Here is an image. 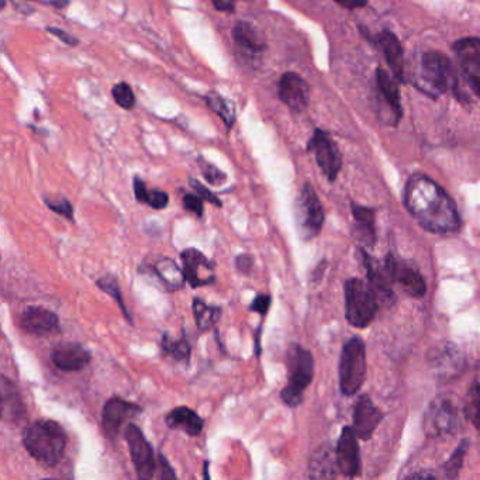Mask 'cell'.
<instances>
[{
  "label": "cell",
  "mask_w": 480,
  "mask_h": 480,
  "mask_svg": "<svg viewBox=\"0 0 480 480\" xmlns=\"http://www.w3.org/2000/svg\"><path fill=\"white\" fill-rule=\"evenodd\" d=\"M404 205L425 230L437 234L457 233L461 218L451 196L429 176L413 175L404 189Z\"/></svg>",
  "instance_id": "obj_1"
},
{
  "label": "cell",
  "mask_w": 480,
  "mask_h": 480,
  "mask_svg": "<svg viewBox=\"0 0 480 480\" xmlns=\"http://www.w3.org/2000/svg\"><path fill=\"white\" fill-rule=\"evenodd\" d=\"M67 442L68 437L66 430L54 420H37L23 432V447L26 451L46 467H54L59 464L66 452Z\"/></svg>",
  "instance_id": "obj_2"
},
{
  "label": "cell",
  "mask_w": 480,
  "mask_h": 480,
  "mask_svg": "<svg viewBox=\"0 0 480 480\" xmlns=\"http://www.w3.org/2000/svg\"><path fill=\"white\" fill-rule=\"evenodd\" d=\"M315 377V360L310 351L302 345L292 344L288 352V385L280 392V399L286 406L302 404L303 393Z\"/></svg>",
  "instance_id": "obj_3"
},
{
  "label": "cell",
  "mask_w": 480,
  "mask_h": 480,
  "mask_svg": "<svg viewBox=\"0 0 480 480\" xmlns=\"http://www.w3.org/2000/svg\"><path fill=\"white\" fill-rule=\"evenodd\" d=\"M378 313V295L364 280L345 282V316L354 327L364 328L373 322Z\"/></svg>",
  "instance_id": "obj_4"
},
{
  "label": "cell",
  "mask_w": 480,
  "mask_h": 480,
  "mask_svg": "<svg viewBox=\"0 0 480 480\" xmlns=\"http://www.w3.org/2000/svg\"><path fill=\"white\" fill-rule=\"evenodd\" d=\"M367 377V354L360 338H352L342 348L340 360V387L345 396H352L362 387Z\"/></svg>",
  "instance_id": "obj_5"
},
{
  "label": "cell",
  "mask_w": 480,
  "mask_h": 480,
  "mask_svg": "<svg viewBox=\"0 0 480 480\" xmlns=\"http://www.w3.org/2000/svg\"><path fill=\"white\" fill-rule=\"evenodd\" d=\"M422 89L432 92V96L457 89V74L448 57L441 52H425L422 58Z\"/></svg>",
  "instance_id": "obj_6"
},
{
  "label": "cell",
  "mask_w": 480,
  "mask_h": 480,
  "mask_svg": "<svg viewBox=\"0 0 480 480\" xmlns=\"http://www.w3.org/2000/svg\"><path fill=\"white\" fill-rule=\"evenodd\" d=\"M296 220L303 240H312L322 231L324 210L312 185L306 183L296 203Z\"/></svg>",
  "instance_id": "obj_7"
},
{
  "label": "cell",
  "mask_w": 480,
  "mask_h": 480,
  "mask_svg": "<svg viewBox=\"0 0 480 480\" xmlns=\"http://www.w3.org/2000/svg\"><path fill=\"white\" fill-rule=\"evenodd\" d=\"M458 414L451 400H432L422 419V429L431 439H447L457 430Z\"/></svg>",
  "instance_id": "obj_8"
},
{
  "label": "cell",
  "mask_w": 480,
  "mask_h": 480,
  "mask_svg": "<svg viewBox=\"0 0 480 480\" xmlns=\"http://www.w3.org/2000/svg\"><path fill=\"white\" fill-rule=\"evenodd\" d=\"M129 449H130L131 461L136 467L137 477L148 480L156 477V461L153 447L147 441L140 427L129 424L124 431Z\"/></svg>",
  "instance_id": "obj_9"
},
{
  "label": "cell",
  "mask_w": 480,
  "mask_h": 480,
  "mask_svg": "<svg viewBox=\"0 0 480 480\" xmlns=\"http://www.w3.org/2000/svg\"><path fill=\"white\" fill-rule=\"evenodd\" d=\"M308 151L315 154L318 166L322 168L323 173L327 176L328 181H334L340 173L342 166L340 149L337 144L332 140L325 131L316 130L312 138L308 141Z\"/></svg>",
  "instance_id": "obj_10"
},
{
  "label": "cell",
  "mask_w": 480,
  "mask_h": 480,
  "mask_svg": "<svg viewBox=\"0 0 480 480\" xmlns=\"http://www.w3.org/2000/svg\"><path fill=\"white\" fill-rule=\"evenodd\" d=\"M183 275L186 282L196 289L200 286L211 285L216 280V262L209 260L205 253L196 248H186L181 253Z\"/></svg>",
  "instance_id": "obj_11"
},
{
  "label": "cell",
  "mask_w": 480,
  "mask_h": 480,
  "mask_svg": "<svg viewBox=\"0 0 480 480\" xmlns=\"http://www.w3.org/2000/svg\"><path fill=\"white\" fill-rule=\"evenodd\" d=\"M143 412L138 404L121 399V397H111L106 402L102 410V429L109 439L114 440L120 431L121 425L127 420L133 419L137 414Z\"/></svg>",
  "instance_id": "obj_12"
},
{
  "label": "cell",
  "mask_w": 480,
  "mask_h": 480,
  "mask_svg": "<svg viewBox=\"0 0 480 480\" xmlns=\"http://www.w3.org/2000/svg\"><path fill=\"white\" fill-rule=\"evenodd\" d=\"M454 51L467 84L480 98V39L469 37L459 40L455 42Z\"/></svg>",
  "instance_id": "obj_13"
},
{
  "label": "cell",
  "mask_w": 480,
  "mask_h": 480,
  "mask_svg": "<svg viewBox=\"0 0 480 480\" xmlns=\"http://www.w3.org/2000/svg\"><path fill=\"white\" fill-rule=\"evenodd\" d=\"M20 327L29 334L49 337L61 332L59 317L56 313L41 306H30L20 316Z\"/></svg>",
  "instance_id": "obj_14"
},
{
  "label": "cell",
  "mask_w": 480,
  "mask_h": 480,
  "mask_svg": "<svg viewBox=\"0 0 480 480\" xmlns=\"http://www.w3.org/2000/svg\"><path fill=\"white\" fill-rule=\"evenodd\" d=\"M278 94L290 111L300 113L307 109L310 102V86L300 75L286 72L278 84Z\"/></svg>",
  "instance_id": "obj_15"
},
{
  "label": "cell",
  "mask_w": 480,
  "mask_h": 480,
  "mask_svg": "<svg viewBox=\"0 0 480 480\" xmlns=\"http://www.w3.org/2000/svg\"><path fill=\"white\" fill-rule=\"evenodd\" d=\"M430 367L440 379H452L464 370V355L452 344H440L430 352Z\"/></svg>",
  "instance_id": "obj_16"
},
{
  "label": "cell",
  "mask_w": 480,
  "mask_h": 480,
  "mask_svg": "<svg viewBox=\"0 0 480 480\" xmlns=\"http://www.w3.org/2000/svg\"><path fill=\"white\" fill-rule=\"evenodd\" d=\"M89 350L78 342H61L52 348L51 362L54 367L66 372H78L91 364Z\"/></svg>",
  "instance_id": "obj_17"
},
{
  "label": "cell",
  "mask_w": 480,
  "mask_h": 480,
  "mask_svg": "<svg viewBox=\"0 0 480 480\" xmlns=\"http://www.w3.org/2000/svg\"><path fill=\"white\" fill-rule=\"evenodd\" d=\"M389 280H395L402 286L403 290L413 298H422L425 295V282L419 271L413 266L399 262L396 258L389 255L385 265Z\"/></svg>",
  "instance_id": "obj_18"
},
{
  "label": "cell",
  "mask_w": 480,
  "mask_h": 480,
  "mask_svg": "<svg viewBox=\"0 0 480 480\" xmlns=\"http://www.w3.org/2000/svg\"><path fill=\"white\" fill-rule=\"evenodd\" d=\"M338 471L347 477H355L360 472V448H358L357 434L351 427H345L341 432L337 449Z\"/></svg>",
  "instance_id": "obj_19"
},
{
  "label": "cell",
  "mask_w": 480,
  "mask_h": 480,
  "mask_svg": "<svg viewBox=\"0 0 480 480\" xmlns=\"http://www.w3.org/2000/svg\"><path fill=\"white\" fill-rule=\"evenodd\" d=\"M382 419V413L373 404L369 396L360 397L354 410V427L352 430H354L358 439L369 440Z\"/></svg>",
  "instance_id": "obj_20"
},
{
  "label": "cell",
  "mask_w": 480,
  "mask_h": 480,
  "mask_svg": "<svg viewBox=\"0 0 480 480\" xmlns=\"http://www.w3.org/2000/svg\"><path fill=\"white\" fill-rule=\"evenodd\" d=\"M233 40L236 46L245 56H261L266 49V42L253 24L240 20L233 27Z\"/></svg>",
  "instance_id": "obj_21"
},
{
  "label": "cell",
  "mask_w": 480,
  "mask_h": 480,
  "mask_svg": "<svg viewBox=\"0 0 480 480\" xmlns=\"http://www.w3.org/2000/svg\"><path fill=\"white\" fill-rule=\"evenodd\" d=\"M27 407L13 380L2 377V415L7 422H19L26 415Z\"/></svg>",
  "instance_id": "obj_22"
},
{
  "label": "cell",
  "mask_w": 480,
  "mask_h": 480,
  "mask_svg": "<svg viewBox=\"0 0 480 480\" xmlns=\"http://www.w3.org/2000/svg\"><path fill=\"white\" fill-rule=\"evenodd\" d=\"M165 424L169 429L182 430L189 437H198L205 429V420L195 410L179 406L165 415Z\"/></svg>",
  "instance_id": "obj_23"
},
{
  "label": "cell",
  "mask_w": 480,
  "mask_h": 480,
  "mask_svg": "<svg viewBox=\"0 0 480 480\" xmlns=\"http://www.w3.org/2000/svg\"><path fill=\"white\" fill-rule=\"evenodd\" d=\"M310 476L312 477H334L337 475V452L330 445L325 444L318 448L317 451L313 454L310 459Z\"/></svg>",
  "instance_id": "obj_24"
},
{
  "label": "cell",
  "mask_w": 480,
  "mask_h": 480,
  "mask_svg": "<svg viewBox=\"0 0 480 480\" xmlns=\"http://www.w3.org/2000/svg\"><path fill=\"white\" fill-rule=\"evenodd\" d=\"M380 47H382L383 54L387 57V64L392 68L393 74L396 75V78L403 81L404 79V57H403L402 44L392 31H383L379 39Z\"/></svg>",
  "instance_id": "obj_25"
},
{
  "label": "cell",
  "mask_w": 480,
  "mask_h": 480,
  "mask_svg": "<svg viewBox=\"0 0 480 480\" xmlns=\"http://www.w3.org/2000/svg\"><path fill=\"white\" fill-rule=\"evenodd\" d=\"M377 84L385 103L389 106L390 111L399 123L402 117V104H400L399 86L393 81L392 76L383 68H378Z\"/></svg>",
  "instance_id": "obj_26"
},
{
  "label": "cell",
  "mask_w": 480,
  "mask_h": 480,
  "mask_svg": "<svg viewBox=\"0 0 480 480\" xmlns=\"http://www.w3.org/2000/svg\"><path fill=\"white\" fill-rule=\"evenodd\" d=\"M360 257L364 261L365 271H367L373 290L377 292L378 296L385 298V302L393 300V292L390 289L389 282H387L389 276H387V271L380 270L379 266H377L375 261L364 250H360Z\"/></svg>",
  "instance_id": "obj_27"
},
{
  "label": "cell",
  "mask_w": 480,
  "mask_h": 480,
  "mask_svg": "<svg viewBox=\"0 0 480 480\" xmlns=\"http://www.w3.org/2000/svg\"><path fill=\"white\" fill-rule=\"evenodd\" d=\"M154 272L169 290L182 289L185 285L186 278L183 275V270H181L173 260H169V258L159 260L154 265Z\"/></svg>",
  "instance_id": "obj_28"
},
{
  "label": "cell",
  "mask_w": 480,
  "mask_h": 480,
  "mask_svg": "<svg viewBox=\"0 0 480 480\" xmlns=\"http://www.w3.org/2000/svg\"><path fill=\"white\" fill-rule=\"evenodd\" d=\"M352 215L357 220V237L362 243L372 245L377 240V231H375V211L372 209L362 208L360 205H352Z\"/></svg>",
  "instance_id": "obj_29"
},
{
  "label": "cell",
  "mask_w": 480,
  "mask_h": 480,
  "mask_svg": "<svg viewBox=\"0 0 480 480\" xmlns=\"http://www.w3.org/2000/svg\"><path fill=\"white\" fill-rule=\"evenodd\" d=\"M133 189L136 199L141 203H146L149 208L156 210H163L169 205V196L166 191L159 189H148L140 176H134Z\"/></svg>",
  "instance_id": "obj_30"
},
{
  "label": "cell",
  "mask_w": 480,
  "mask_h": 480,
  "mask_svg": "<svg viewBox=\"0 0 480 480\" xmlns=\"http://www.w3.org/2000/svg\"><path fill=\"white\" fill-rule=\"evenodd\" d=\"M193 308V316H195L196 325H198L200 332H208L210 328L218 324L221 317V307L218 306L208 305V303L200 298H193L191 303Z\"/></svg>",
  "instance_id": "obj_31"
},
{
  "label": "cell",
  "mask_w": 480,
  "mask_h": 480,
  "mask_svg": "<svg viewBox=\"0 0 480 480\" xmlns=\"http://www.w3.org/2000/svg\"><path fill=\"white\" fill-rule=\"evenodd\" d=\"M205 101L209 108L220 117L223 123L226 124L228 130H230L231 127L236 123V119H237V116H236V114H237L236 104H234L233 102L228 101V99L223 98V96L216 91L206 94Z\"/></svg>",
  "instance_id": "obj_32"
},
{
  "label": "cell",
  "mask_w": 480,
  "mask_h": 480,
  "mask_svg": "<svg viewBox=\"0 0 480 480\" xmlns=\"http://www.w3.org/2000/svg\"><path fill=\"white\" fill-rule=\"evenodd\" d=\"M161 348H163L164 354L173 358L175 360H181V362L188 360L189 357H191V347L185 335L178 338V340H173L168 333H165L163 341H161Z\"/></svg>",
  "instance_id": "obj_33"
},
{
  "label": "cell",
  "mask_w": 480,
  "mask_h": 480,
  "mask_svg": "<svg viewBox=\"0 0 480 480\" xmlns=\"http://www.w3.org/2000/svg\"><path fill=\"white\" fill-rule=\"evenodd\" d=\"M96 286L102 292L106 293V295L113 298V300H116L117 305L120 307L121 313H123L124 317L127 318V322L133 324V317H131L130 313L127 310L126 305H124L123 295H121L120 285L117 282L116 276L113 275H104L102 278H99L96 280Z\"/></svg>",
  "instance_id": "obj_34"
},
{
  "label": "cell",
  "mask_w": 480,
  "mask_h": 480,
  "mask_svg": "<svg viewBox=\"0 0 480 480\" xmlns=\"http://www.w3.org/2000/svg\"><path fill=\"white\" fill-rule=\"evenodd\" d=\"M465 415L480 434V383H474L467 392L465 402Z\"/></svg>",
  "instance_id": "obj_35"
},
{
  "label": "cell",
  "mask_w": 480,
  "mask_h": 480,
  "mask_svg": "<svg viewBox=\"0 0 480 480\" xmlns=\"http://www.w3.org/2000/svg\"><path fill=\"white\" fill-rule=\"evenodd\" d=\"M111 96L124 111H133L136 106V94L127 82H119L111 88Z\"/></svg>",
  "instance_id": "obj_36"
},
{
  "label": "cell",
  "mask_w": 480,
  "mask_h": 480,
  "mask_svg": "<svg viewBox=\"0 0 480 480\" xmlns=\"http://www.w3.org/2000/svg\"><path fill=\"white\" fill-rule=\"evenodd\" d=\"M198 164L201 175L205 178L206 182L210 183V185L220 186L227 181V175L223 171H220L218 166L209 163L208 159L203 158V156H199Z\"/></svg>",
  "instance_id": "obj_37"
},
{
  "label": "cell",
  "mask_w": 480,
  "mask_h": 480,
  "mask_svg": "<svg viewBox=\"0 0 480 480\" xmlns=\"http://www.w3.org/2000/svg\"><path fill=\"white\" fill-rule=\"evenodd\" d=\"M44 203L49 206V210L54 211L57 215L62 216L67 220L74 221V206L67 198H44Z\"/></svg>",
  "instance_id": "obj_38"
},
{
  "label": "cell",
  "mask_w": 480,
  "mask_h": 480,
  "mask_svg": "<svg viewBox=\"0 0 480 480\" xmlns=\"http://www.w3.org/2000/svg\"><path fill=\"white\" fill-rule=\"evenodd\" d=\"M467 442L464 441L457 451L452 455L451 459L445 464L444 471L447 477H457L461 471L462 462H464L465 454H467Z\"/></svg>",
  "instance_id": "obj_39"
},
{
  "label": "cell",
  "mask_w": 480,
  "mask_h": 480,
  "mask_svg": "<svg viewBox=\"0 0 480 480\" xmlns=\"http://www.w3.org/2000/svg\"><path fill=\"white\" fill-rule=\"evenodd\" d=\"M189 183H191V188H193V191H196V195L200 196L203 200L209 201V203H211V205L218 206V208H221V206H223V203H221V200L220 199H218V196L215 195V193H213L210 189H208L206 188V186L201 185V183L199 182L198 179L189 178Z\"/></svg>",
  "instance_id": "obj_40"
},
{
  "label": "cell",
  "mask_w": 480,
  "mask_h": 480,
  "mask_svg": "<svg viewBox=\"0 0 480 480\" xmlns=\"http://www.w3.org/2000/svg\"><path fill=\"white\" fill-rule=\"evenodd\" d=\"M203 199L195 193H185L183 195L182 203L185 210L191 211L193 215L198 216L199 218L205 215V208H203Z\"/></svg>",
  "instance_id": "obj_41"
},
{
  "label": "cell",
  "mask_w": 480,
  "mask_h": 480,
  "mask_svg": "<svg viewBox=\"0 0 480 480\" xmlns=\"http://www.w3.org/2000/svg\"><path fill=\"white\" fill-rule=\"evenodd\" d=\"M271 303H272L271 295H263V293H260V295L255 296L253 303L248 306V310L253 313H260L261 316H265L266 313H268V310H270Z\"/></svg>",
  "instance_id": "obj_42"
},
{
  "label": "cell",
  "mask_w": 480,
  "mask_h": 480,
  "mask_svg": "<svg viewBox=\"0 0 480 480\" xmlns=\"http://www.w3.org/2000/svg\"><path fill=\"white\" fill-rule=\"evenodd\" d=\"M156 477H159V479H169V477H171V479H175L176 477L175 471L171 467V465H169V462L166 461L165 457H164L163 454L158 455Z\"/></svg>",
  "instance_id": "obj_43"
},
{
  "label": "cell",
  "mask_w": 480,
  "mask_h": 480,
  "mask_svg": "<svg viewBox=\"0 0 480 480\" xmlns=\"http://www.w3.org/2000/svg\"><path fill=\"white\" fill-rule=\"evenodd\" d=\"M236 268L243 275H250L253 270V258L250 253H240L236 257Z\"/></svg>",
  "instance_id": "obj_44"
},
{
  "label": "cell",
  "mask_w": 480,
  "mask_h": 480,
  "mask_svg": "<svg viewBox=\"0 0 480 480\" xmlns=\"http://www.w3.org/2000/svg\"><path fill=\"white\" fill-rule=\"evenodd\" d=\"M47 31L51 33L52 36H56L57 39L61 40L67 46L76 47L79 44L78 39H75V37L72 36V34H69L68 31H64V30L58 29V27H47Z\"/></svg>",
  "instance_id": "obj_45"
},
{
  "label": "cell",
  "mask_w": 480,
  "mask_h": 480,
  "mask_svg": "<svg viewBox=\"0 0 480 480\" xmlns=\"http://www.w3.org/2000/svg\"><path fill=\"white\" fill-rule=\"evenodd\" d=\"M211 4L218 12H226V13H234L236 12V4L237 0H211Z\"/></svg>",
  "instance_id": "obj_46"
},
{
  "label": "cell",
  "mask_w": 480,
  "mask_h": 480,
  "mask_svg": "<svg viewBox=\"0 0 480 480\" xmlns=\"http://www.w3.org/2000/svg\"><path fill=\"white\" fill-rule=\"evenodd\" d=\"M340 6L345 9L354 10L364 7L368 4V0H335Z\"/></svg>",
  "instance_id": "obj_47"
},
{
  "label": "cell",
  "mask_w": 480,
  "mask_h": 480,
  "mask_svg": "<svg viewBox=\"0 0 480 480\" xmlns=\"http://www.w3.org/2000/svg\"><path fill=\"white\" fill-rule=\"evenodd\" d=\"M36 2L51 4V6L57 7V9H64V7L69 4V0H36Z\"/></svg>",
  "instance_id": "obj_48"
},
{
  "label": "cell",
  "mask_w": 480,
  "mask_h": 480,
  "mask_svg": "<svg viewBox=\"0 0 480 480\" xmlns=\"http://www.w3.org/2000/svg\"><path fill=\"white\" fill-rule=\"evenodd\" d=\"M208 467H209V461H206L205 462V477H206V479H209V477H210V476H209Z\"/></svg>",
  "instance_id": "obj_49"
}]
</instances>
